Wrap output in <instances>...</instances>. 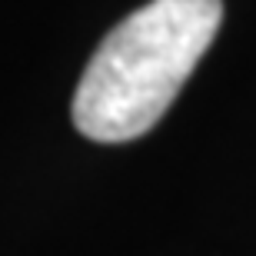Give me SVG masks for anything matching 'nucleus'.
<instances>
[{
	"mask_svg": "<svg viewBox=\"0 0 256 256\" xmlns=\"http://www.w3.org/2000/svg\"><path fill=\"white\" fill-rule=\"evenodd\" d=\"M223 20V0H150L90 57L74 94L76 130L126 143L160 124Z\"/></svg>",
	"mask_w": 256,
	"mask_h": 256,
	"instance_id": "1",
	"label": "nucleus"
}]
</instances>
